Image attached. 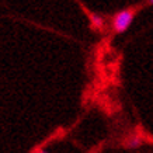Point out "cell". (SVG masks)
<instances>
[{"label":"cell","mask_w":153,"mask_h":153,"mask_svg":"<svg viewBox=\"0 0 153 153\" xmlns=\"http://www.w3.org/2000/svg\"><path fill=\"white\" fill-rule=\"evenodd\" d=\"M136 16V9L134 7H128V9H122L117 11L111 19V28L115 34H124L128 31V28L132 25L134 19Z\"/></svg>","instance_id":"6da1fadb"},{"label":"cell","mask_w":153,"mask_h":153,"mask_svg":"<svg viewBox=\"0 0 153 153\" xmlns=\"http://www.w3.org/2000/svg\"><path fill=\"white\" fill-rule=\"evenodd\" d=\"M88 20H90V27L93 31H97V33H101L105 30V23H104V19L102 16L97 13H88Z\"/></svg>","instance_id":"7a4b0ae2"},{"label":"cell","mask_w":153,"mask_h":153,"mask_svg":"<svg viewBox=\"0 0 153 153\" xmlns=\"http://www.w3.org/2000/svg\"><path fill=\"white\" fill-rule=\"evenodd\" d=\"M142 143H143V139L140 138L139 135H134V136H129V138L124 142V146L128 149H138Z\"/></svg>","instance_id":"3957f363"},{"label":"cell","mask_w":153,"mask_h":153,"mask_svg":"<svg viewBox=\"0 0 153 153\" xmlns=\"http://www.w3.org/2000/svg\"><path fill=\"white\" fill-rule=\"evenodd\" d=\"M33 153H48L45 149H37V150H34Z\"/></svg>","instance_id":"277c9868"}]
</instances>
